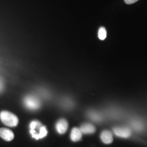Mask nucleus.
I'll return each mask as SVG.
<instances>
[{
  "mask_svg": "<svg viewBox=\"0 0 147 147\" xmlns=\"http://www.w3.org/2000/svg\"><path fill=\"white\" fill-rule=\"evenodd\" d=\"M138 1V0H125V2L127 3V4H132V3H136Z\"/></svg>",
  "mask_w": 147,
  "mask_h": 147,
  "instance_id": "nucleus-11",
  "label": "nucleus"
},
{
  "mask_svg": "<svg viewBox=\"0 0 147 147\" xmlns=\"http://www.w3.org/2000/svg\"><path fill=\"white\" fill-rule=\"evenodd\" d=\"M30 134L32 138L36 140L43 138L47 136L48 131L46 126L43 125L38 121H33L30 123Z\"/></svg>",
  "mask_w": 147,
  "mask_h": 147,
  "instance_id": "nucleus-1",
  "label": "nucleus"
},
{
  "mask_svg": "<svg viewBox=\"0 0 147 147\" xmlns=\"http://www.w3.org/2000/svg\"><path fill=\"white\" fill-rule=\"evenodd\" d=\"M25 105L27 108L30 110H37L39 108L40 106V102L38 98L33 95L27 96L24 100Z\"/></svg>",
  "mask_w": 147,
  "mask_h": 147,
  "instance_id": "nucleus-3",
  "label": "nucleus"
},
{
  "mask_svg": "<svg viewBox=\"0 0 147 147\" xmlns=\"http://www.w3.org/2000/svg\"><path fill=\"white\" fill-rule=\"evenodd\" d=\"M2 88H3V84H2V82L0 81V91L2 89Z\"/></svg>",
  "mask_w": 147,
  "mask_h": 147,
  "instance_id": "nucleus-12",
  "label": "nucleus"
},
{
  "mask_svg": "<svg viewBox=\"0 0 147 147\" xmlns=\"http://www.w3.org/2000/svg\"><path fill=\"white\" fill-rule=\"evenodd\" d=\"M0 119L3 124L9 127H16L18 123V119L16 115L6 110L0 113Z\"/></svg>",
  "mask_w": 147,
  "mask_h": 147,
  "instance_id": "nucleus-2",
  "label": "nucleus"
},
{
  "mask_svg": "<svg viewBox=\"0 0 147 147\" xmlns=\"http://www.w3.org/2000/svg\"><path fill=\"white\" fill-rule=\"evenodd\" d=\"M0 137L7 142H10L14 139V134L13 131L9 129L1 127L0 128Z\"/></svg>",
  "mask_w": 147,
  "mask_h": 147,
  "instance_id": "nucleus-4",
  "label": "nucleus"
},
{
  "mask_svg": "<svg viewBox=\"0 0 147 147\" xmlns=\"http://www.w3.org/2000/svg\"><path fill=\"white\" fill-rule=\"evenodd\" d=\"M114 132L117 136L124 138H129L131 134L130 129L127 127H115L114 128Z\"/></svg>",
  "mask_w": 147,
  "mask_h": 147,
  "instance_id": "nucleus-6",
  "label": "nucleus"
},
{
  "mask_svg": "<svg viewBox=\"0 0 147 147\" xmlns=\"http://www.w3.org/2000/svg\"><path fill=\"white\" fill-rule=\"evenodd\" d=\"M100 138L104 144H111L113 141V134L108 130H104L100 134Z\"/></svg>",
  "mask_w": 147,
  "mask_h": 147,
  "instance_id": "nucleus-7",
  "label": "nucleus"
},
{
  "mask_svg": "<svg viewBox=\"0 0 147 147\" xmlns=\"http://www.w3.org/2000/svg\"><path fill=\"white\" fill-rule=\"evenodd\" d=\"M80 131H82V134H93L95 132V127L94 125L89 123H86L82 124L80 127Z\"/></svg>",
  "mask_w": 147,
  "mask_h": 147,
  "instance_id": "nucleus-9",
  "label": "nucleus"
},
{
  "mask_svg": "<svg viewBox=\"0 0 147 147\" xmlns=\"http://www.w3.org/2000/svg\"><path fill=\"white\" fill-rule=\"evenodd\" d=\"M106 30L104 27H100L98 31V37L101 40H104L106 38Z\"/></svg>",
  "mask_w": 147,
  "mask_h": 147,
  "instance_id": "nucleus-10",
  "label": "nucleus"
},
{
  "mask_svg": "<svg viewBox=\"0 0 147 147\" xmlns=\"http://www.w3.org/2000/svg\"><path fill=\"white\" fill-rule=\"evenodd\" d=\"M56 129L59 134H63L67 131L68 128V123L66 119H61L56 123Z\"/></svg>",
  "mask_w": 147,
  "mask_h": 147,
  "instance_id": "nucleus-5",
  "label": "nucleus"
},
{
  "mask_svg": "<svg viewBox=\"0 0 147 147\" xmlns=\"http://www.w3.org/2000/svg\"><path fill=\"white\" fill-rule=\"evenodd\" d=\"M82 133L80 131V128L74 127L71 131L70 139L73 142H78L82 139Z\"/></svg>",
  "mask_w": 147,
  "mask_h": 147,
  "instance_id": "nucleus-8",
  "label": "nucleus"
}]
</instances>
